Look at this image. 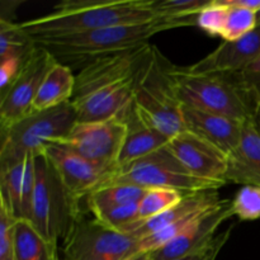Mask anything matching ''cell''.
<instances>
[{"instance_id": "1", "label": "cell", "mask_w": 260, "mask_h": 260, "mask_svg": "<svg viewBox=\"0 0 260 260\" xmlns=\"http://www.w3.org/2000/svg\"><path fill=\"white\" fill-rule=\"evenodd\" d=\"M151 48L152 45L145 43L80 68L71 99L78 122L124 121L134 109L137 76Z\"/></svg>"}, {"instance_id": "2", "label": "cell", "mask_w": 260, "mask_h": 260, "mask_svg": "<svg viewBox=\"0 0 260 260\" xmlns=\"http://www.w3.org/2000/svg\"><path fill=\"white\" fill-rule=\"evenodd\" d=\"M172 76L183 106L243 123L258 118L260 85L245 73H193L173 65Z\"/></svg>"}, {"instance_id": "3", "label": "cell", "mask_w": 260, "mask_h": 260, "mask_svg": "<svg viewBox=\"0 0 260 260\" xmlns=\"http://www.w3.org/2000/svg\"><path fill=\"white\" fill-rule=\"evenodd\" d=\"M196 25V17L185 19L155 18L145 23L114 25L83 33L48 37H32L38 46L47 50L58 62L83 68L103 56L123 52L149 43L152 36L164 30Z\"/></svg>"}, {"instance_id": "4", "label": "cell", "mask_w": 260, "mask_h": 260, "mask_svg": "<svg viewBox=\"0 0 260 260\" xmlns=\"http://www.w3.org/2000/svg\"><path fill=\"white\" fill-rule=\"evenodd\" d=\"M155 19L149 0H65L42 17L19 22L30 37L74 35Z\"/></svg>"}, {"instance_id": "5", "label": "cell", "mask_w": 260, "mask_h": 260, "mask_svg": "<svg viewBox=\"0 0 260 260\" xmlns=\"http://www.w3.org/2000/svg\"><path fill=\"white\" fill-rule=\"evenodd\" d=\"M173 63L152 45L137 76L134 108L137 117L169 139L184 131L182 103L172 76Z\"/></svg>"}, {"instance_id": "6", "label": "cell", "mask_w": 260, "mask_h": 260, "mask_svg": "<svg viewBox=\"0 0 260 260\" xmlns=\"http://www.w3.org/2000/svg\"><path fill=\"white\" fill-rule=\"evenodd\" d=\"M35 169L36 187L29 222L43 239L58 246L83 213V201L71 196L42 152L35 156Z\"/></svg>"}, {"instance_id": "7", "label": "cell", "mask_w": 260, "mask_h": 260, "mask_svg": "<svg viewBox=\"0 0 260 260\" xmlns=\"http://www.w3.org/2000/svg\"><path fill=\"white\" fill-rule=\"evenodd\" d=\"M76 122V111L69 102L47 111L33 112L8 128H3L0 169L20 161L28 154H40L47 145L60 142Z\"/></svg>"}, {"instance_id": "8", "label": "cell", "mask_w": 260, "mask_h": 260, "mask_svg": "<svg viewBox=\"0 0 260 260\" xmlns=\"http://www.w3.org/2000/svg\"><path fill=\"white\" fill-rule=\"evenodd\" d=\"M113 184L136 185L145 189H174L184 194L202 190H218L223 187L222 184L200 179L188 173L168 151L167 147L131 164L118 167L117 172L107 180L103 187Z\"/></svg>"}, {"instance_id": "9", "label": "cell", "mask_w": 260, "mask_h": 260, "mask_svg": "<svg viewBox=\"0 0 260 260\" xmlns=\"http://www.w3.org/2000/svg\"><path fill=\"white\" fill-rule=\"evenodd\" d=\"M65 260H129L140 255L139 239L81 213L63 241Z\"/></svg>"}, {"instance_id": "10", "label": "cell", "mask_w": 260, "mask_h": 260, "mask_svg": "<svg viewBox=\"0 0 260 260\" xmlns=\"http://www.w3.org/2000/svg\"><path fill=\"white\" fill-rule=\"evenodd\" d=\"M128 132L126 121L76 122L60 144L91 162L118 168L119 155Z\"/></svg>"}, {"instance_id": "11", "label": "cell", "mask_w": 260, "mask_h": 260, "mask_svg": "<svg viewBox=\"0 0 260 260\" xmlns=\"http://www.w3.org/2000/svg\"><path fill=\"white\" fill-rule=\"evenodd\" d=\"M56 58L37 45L15 83L0 98V124L8 128L33 113V103L46 74Z\"/></svg>"}, {"instance_id": "12", "label": "cell", "mask_w": 260, "mask_h": 260, "mask_svg": "<svg viewBox=\"0 0 260 260\" xmlns=\"http://www.w3.org/2000/svg\"><path fill=\"white\" fill-rule=\"evenodd\" d=\"M41 152L50 160L71 196L83 202L90 193L103 187L118 169L89 161L60 144L47 145Z\"/></svg>"}, {"instance_id": "13", "label": "cell", "mask_w": 260, "mask_h": 260, "mask_svg": "<svg viewBox=\"0 0 260 260\" xmlns=\"http://www.w3.org/2000/svg\"><path fill=\"white\" fill-rule=\"evenodd\" d=\"M165 147L179 164L196 178L222 185L228 184L226 173L229 155L215 145L196 136L192 132L183 131L172 137Z\"/></svg>"}, {"instance_id": "14", "label": "cell", "mask_w": 260, "mask_h": 260, "mask_svg": "<svg viewBox=\"0 0 260 260\" xmlns=\"http://www.w3.org/2000/svg\"><path fill=\"white\" fill-rule=\"evenodd\" d=\"M231 201L221 200L217 206L203 212L180 236L162 248L152 251V260H177L201 253L212 245L220 226L233 217Z\"/></svg>"}, {"instance_id": "15", "label": "cell", "mask_w": 260, "mask_h": 260, "mask_svg": "<svg viewBox=\"0 0 260 260\" xmlns=\"http://www.w3.org/2000/svg\"><path fill=\"white\" fill-rule=\"evenodd\" d=\"M260 57V25L245 37L223 41L215 51L188 66L193 73H244Z\"/></svg>"}, {"instance_id": "16", "label": "cell", "mask_w": 260, "mask_h": 260, "mask_svg": "<svg viewBox=\"0 0 260 260\" xmlns=\"http://www.w3.org/2000/svg\"><path fill=\"white\" fill-rule=\"evenodd\" d=\"M184 131L206 140L210 144L230 155L240 144L244 123L229 117L200 111L182 104Z\"/></svg>"}, {"instance_id": "17", "label": "cell", "mask_w": 260, "mask_h": 260, "mask_svg": "<svg viewBox=\"0 0 260 260\" xmlns=\"http://www.w3.org/2000/svg\"><path fill=\"white\" fill-rule=\"evenodd\" d=\"M220 202L221 200L216 189L189 193V194H185L184 198L170 210L165 211L164 213L150 218V220L134 223L124 233L129 234L140 240V239L152 235L168 226L174 225L179 221L201 215L205 211L217 206Z\"/></svg>"}, {"instance_id": "18", "label": "cell", "mask_w": 260, "mask_h": 260, "mask_svg": "<svg viewBox=\"0 0 260 260\" xmlns=\"http://www.w3.org/2000/svg\"><path fill=\"white\" fill-rule=\"evenodd\" d=\"M226 182L260 187V127L256 119L244 123L240 144L229 155Z\"/></svg>"}, {"instance_id": "19", "label": "cell", "mask_w": 260, "mask_h": 260, "mask_svg": "<svg viewBox=\"0 0 260 260\" xmlns=\"http://www.w3.org/2000/svg\"><path fill=\"white\" fill-rule=\"evenodd\" d=\"M124 121L128 126V132L119 155L118 167H124L152 152L159 151L169 142V137L161 134L159 129L142 122L137 117L135 108Z\"/></svg>"}, {"instance_id": "20", "label": "cell", "mask_w": 260, "mask_h": 260, "mask_svg": "<svg viewBox=\"0 0 260 260\" xmlns=\"http://www.w3.org/2000/svg\"><path fill=\"white\" fill-rule=\"evenodd\" d=\"M75 90V75L70 66L62 62L53 63L46 74L37 96L33 103V112L56 108L71 102Z\"/></svg>"}, {"instance_id": "21", "label": "cell", "mask_w": 260, "mask_h": 260, "mask_svg": "<svg viewBox=\"0 0 260 260\" xmlns=\"http://www.w3.org/2000/svg\"><path fill=\"white\" fill-rule=\"evenodd\" d=\"M58 258V246L43 239L29 221H17L14 228V260H57Z\"/></svg>"}, {"instance_id": "22", "label": "cell", "mask_w": 260, "mask_h": 260, "mask_svg": "<svg viewBox=\"0 0 260 260\" xmlns=\"http://www.w3.org/2000/svg\"><path fill=\"white\" fill-rule=\"evenodd\" d=\"M149 189L128 184H113L99 188L84 200L86 210L90 213L118 206L140 203Z\"/></svg>"}, {"instance_id": "23", "label": "cell", "mask_w": 260, "mask_h": 260, "mask_svg": "<svg viewBox=\"0 0 260 260\" xmlns=\"http://www.w3.org/2000/svg\"><path fill=\"white\" fill-rule=\"evenodd\" d=\"M24 170L25 156L20 161L0 169V206L7 208L15 220H20Z\"/></svg>"}, {"instance_id": "24", "label": "cell", "mask_w": 260, "mask_h": 260, "mask_svg": "<svg viewBox=\"0 0 260 260\" xmlns=\"http://www.w3.org/2000/svg\"><path fill=\"white\" fill-rule=\"evenodd\" d=\"M37 47L32 37L22 29L18 22L0 20V60L8 57H24Z\"/></svg>"}, {"instance_id": "25", "label": "cell", "mask_w": 260, "mask_h": 260, "mask_svg": "<svg viewBox=\"0 0 260 260\" xmlns=\"http://www.w3.org/2000/svg\"><path fill=\"white\" fill-rule=\"evenodd\" d=\"M212 0H149V9L155 18L185 19L197 17Z\"/></svg>"}, {"instance_id": "26", "label": "cell", "mask_w": 260, "mask_h": 260, "mask_svg": "<svg viewBox=\"0 0 260 260\" xmlns=\"http://www.w3.org/2000/svg\"><path fill=\"white\" fill-rule=\"evenodd\" d=\"M184 193L174 189H149L139 203L140 221H146L170 210L184 198ZM139 221V222H140Z\"/></svg>"}, {"instance_id": "27", "label": "cell", "mask_w": 260, "mask_h": 260, "mask_svg": "<svg viewBox=\"0 0 260 260\" xmlns=\"http://www.w3.org/2000/svg\"><path fill=\"white\" fill-rule=\"evenodd\" d=\"M228 19L221 38L226 42L240 40L258 28L256 13L243 8H228Z\"/></svg>"}, {"instance_id": "28", "label": "cell", "mask_w": 260, "mask_h": 260, "mask_svg": "<svg viewBox=\"0 0 260 260\" xmlns=\"http://www.w3.org/2000/svg\"><path fill=\"white\" fill-rule=\"evenodd\" d=\"M91 215H93V217L95 220H98L103 225L114 229V230L123 231L124 233L134 223L140 221L139 203L95 211Z\"/></svg>"}, {"instance_id": "29", "label": "cell", "mask_w": 260, "mask_h": 260, "mask_svg": "<svg viewBox=\"0 0 260 260\" xmlns=\"http://www.w3.org/2000/svg\"><path fill=\"white\" fill-rule=\"evenodd\" d=\"M234 215L241 221H254L260 218V187L243 185L235 198L231 201Z\"/></svg>"}, {"instance_id": "30", "label": "cell", "mask_w": 260, "mask_h": 260, "mask_svg": "<svg viewBox=\"0 0 260 260\" xmlns=\"http://www.w3.org/2000/svg\"><path fill=\"white\" fill-rule=\"evenodd\" d=\"M228 8L222 7L217 0H212L206 9L196 17V25L210 36L222 35L228 19Z\"/></svg>"}, {"instance_id": "31", "label": "cell", "mask_w": 260, "mask_h": 260, "mask_svg": "<svg viewBox=\"0 0 260 260\" xmlns=\"http://www.w3.org/2000/svg\"><path fill=\"white\" fill-rule=\"evenodd\" d=\"M15 220L0 206V260H14V228Z\"/></svg>"}, {"instance_id": "32", "label": "cell", "mask_w": 260, "mask_h": 260, "mask_svg": "<svg viewBox=\"0 0 260 260\" xmlns=\"http://www.w3.org/2000/svg\"><path fill=\"white\" fill-rule=\"evenodd\" d=\"M30 55L24 57H8L0 60V98L4 96L10 86L15 83Z\"/></svg>"}, {"instance_id": "33", "label": "cell", "mask_w": 260, "mask_h": 260, "mask_svg": "<svg viewBox=\"0 0 260 260\" xmlns=\"http://www.w3.org/2000/svg\"><path fill=\"white\" fill-rule=\"evenodd\" d=\"M233 229L234 226H229L223 233L218 234V235L216 236L215 241L212 243V245H211L210 248L206 249V250L201 251V253H197V254H193V255L184 256V258H180L177 260H216L218 253L221 251V249L225 246L226 241H228L229 238H230V234L231 231H233Z\"/></svg>"}, {"instance_id": "34", "label": "cell", "mask_w": 260, "mask_h": 260, "mask_svg": "<svg viewBox=\"0 0 260 260\" xmlns=\"http://www.w3.org/2000/svg\"><path fill=\"white\" fill-rule=\"evenodd\" d=\"M225 8H243L258 12L260 9V0H217Z\"/></svg>"}, {"instance_id": "35", "label": "cell", "mask_w": 260, "mask_h": 260, "mask_svg": "<svg viewBox=\"0 0 260 260\" xmlns=\"http://www.w3.org/2000/svg\"><path fill=\"white\" fill-rule=\"evenodd\" d=\"M8 7H5L2 3V10H0V20H5V22H14L15 19V10L17 8L22 4V2H14V0H10L7 2Z\"/></svg>"}, {"instance_id": "36", "label": "cell", "mask_w": 260, "mask_h": 260, "mask_svg": "<svg viewBox=\"0 0 260 260\" xmlns=\"http://www.w3.org/2000/svg\"><path fill=\"white\" fill-rule=\"evenodd\" d=\"M244 73H245L246 75L251 79L260 78V57L258 58V60L254 61V62L251 63V65L249 66L245 71H244Z\"/></svg>"}, {"instance_id": "37", "label": "cell", "mask_w": 260, "mask_h": 260, "mask_svg": "<svg viewBox=\"0 0 260 260\" xmlns=\"http://www.w3.org/2000/svg\"><path fill=\"white\" fill-rule=\"evenodd\" d=\"M129 260H152V258H151V254L145 253V254H140V255L135 256V258H132Z\"/></svg>"}, {"instance_id": "38", "label": "cell", "mask_w": 260, "mask_h": 260, "mask_svg": "<svg viewBox=\"0 0 260 260\" xmlns=\"http://www.w3.org/2000/svg\"><path fill=\"white\" fill-rule=\"evenodd\" d=\"M256 22H258V27L260 25V9L256 12Z\"/></svg>"}, {"instance_id": "39", "label": "cell", "mask_w": 260, "mask_h": 260, "mask_svg": "<svg viewBox=\"0 0 260 260\" xmlns=\"http://www.w3.org/2000/svg\"><path fill=\"white\" fill-rule=\"evenodd\" d=\"M57 260H63V258H61V256H60V258H58Z\"/></svg>"}, {"instance_id": "40", "label": "cell", "mask_w": 260, "mask_h": 260, "mask_svg": "<svg viewBox=\"0 0 260 260\" xmlns=\"http://www.w3.org/2000/svg\"><path fill=\"white\" fill-rule=\"evenodd\" d=\"M63 260H65V259H63Z\"/></svg>"}]
</instances>
